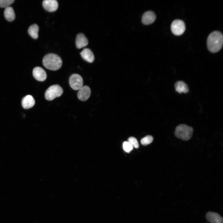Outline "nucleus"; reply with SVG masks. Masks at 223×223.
I'll return each mask as SVG.
<instances>
[{
	"instance_id": "1",
	"label": "nucleus",
	"mask_w": 223,
	"mask_h": 223,
	"mask_svg": "<svg viewBox=\"0 0 223 223\" xmlns=\"http://www.w3.org/2000/svg\"><path fill=\"white\" fill-rule=\"evenodd\" d=\"M223 44L222 33L218 31H214L208 36L207 39V46L208 50L212 53L219 51L221 48Z\"/></svg>"
},
{
	"instance_id": "2",
	"label": "nucleus",
	"mask_w": 223,
	"mask_h": 223,
	"mask_svg": "<svg viewBox=\"0 0 223 223\" xmlns=\"http://www.w3.org/2000/svg\"><path fill=\"white\" fill-rule=\"evenodd\" d=\"M42 63L46 68L51 70H56L61 68L62 61L61 58L57 55L49 53L44 56Z\"/></svg>"
},
{
	"instance_id": "3",
	"label": "nucleus",
	"mask_w": 223,
	"mask_h": 223,
	"mask_svg": "<svg viewBox=\"0 0 223 223\" xmlns=\"http://www.w3.org/2000/svg\"><path fill=\"white\" fill-rule=\"evenodd\" d=\"M193 128L185 124H180L176 128L175 135L177 138L187 141L192 137L193 133Z\"/></svg>"
},
{
	"instance_id": "4",
	"label": "nucleus",
	"mask_w": 223,
	"mask_h": 223,
	"mask_svg": "<svg viewBox=\"0 0 223 223\" xmlns=\"http://www.w3.org/2000/svg\"><path fill=\"white\" fill-rule=\"evenodd\" d=\"M63 91V89L60 85H52L46 90L45 93V98L48 100H52L61 96Z\"/></svg>"
},
{
	"instance_id": "5",
	"label": "nucleus",
	"mask_w": 223,
	"mask_h": 223,
	"mask_svg": "<svg viewBox=\"0 0 223 223\" xmlns=\"http://www.w3.org/2000/svg\"><path fill=\"white\" fill-rule=\"evenodd\" d=\"M171 28L174 34L176 36H180L185 32L186 29L185 24L182 20H176L172 23Z\"/></svg>"
},
{
	"instance_id": "6",
	"label": "nucleus",
	"mask_w": 223,
	"mask_h": 223,
	"mask_svg": "<svg viewBox=\"0 0 223 223\" xmlns=\"http://www.w3.org/2000/svg\"><path fill=\"white\" fill-rule=\"evenodd\" d=\"M69 83L71 87L75 90H79L83 85L82 77L77 74H72L70 77Z\"/></svg>"
},
{
	"instance_id": "7",
	"label": "nucleus",
	"mask_w": 223,
	"mask_h": 223,
	"mask_svg": "<svg viewBox=\"0 0 223 223\" xmlns=\"http://www.w3.org/2000/svg\"><path fill=\"white\" fill-rule=\"evenodd\" d=\"M33 74L34 78L39 81H44L47 77L45 71L42 68L39 67H37L34 68Z\"/></svg>"
},
{
	"instance_id": "8",
	"label": "nucleus",
	"mask_w": 223,
	"mask_h": 223,
	"mask_svg": "<svg viewBox=\"0 0 223 223\" xmlns=\"http://www.w3.org/2000/svg\"><path fill=\"white\" fill-rule=\"evenodd\" d=\"M91 94L90 88L87 85L82 86L79 90L77 93L78 99L82 101L87 100Z\"/></svg>"
},
{
	"instance_id": "9",
	"label": "nucleus",
	"mask_w": 223,
	"mask_h": 223,
	"mask_svg": "<svg viewBox=\"0 0 223 223\" xmlns=\"http://www.w3.org/2000/svg\"><path fill=\"white\" fill-rule=\"evenodd\" d=\"M42 6L46 10L51 12L57 10L58 3L56 0H44L42 2Z\"/></svg>"
},
{
	"instance_id": "10",
	"label": "nucleus",
	"mask_w": 223,
	"mask_h": 223,
	"mask_svg": "<svg viewBox=\"0 0 223 223\" xmlns=\"http://www.w3.org/2000/svg\"><path fill=\"white\" fill-rule=\"evenodd\" d=\"M155 13L151 11L145 12L142 17V22L145 25H149L153 23L156 19Z\"/></svg>"
},
{
	"instance_id": "11",
	"label": "nucleus",
	"mask_w": 223,
	"mask_h": 223,
	"mask_svg": "<svg viewBox=\"0 0 223 223\" xmlns=\"http://www.w3.org/2000/svg\"><path fill=\"white\" fill-rule=\"evenodd\" d=\"M207 220L211 223H223L222 217L217 213L209 212L206 214Z\"/></svg>"
},
{
	"instance_id": "12",
	"label": "nucleus",
	"mask_w": 223,
	"mask_h": 223,
	"mask_svg": "<svg viewBox=\"0 0 223 223\" xmlns=\"http://www.w3.org/2000/svg\"><path fill=\"white\" fill-rule=\"evenodd\" d=\"M75 42L76 47L78 49H81L85 46L88 44L87 38L82 33H79L77 35Z\"/></svg>"
},
{
	"instance_id": "13",
	"label": "nucleus",
	"mask_w": 223,
	"mask_h": 223,
	"mask_svg": "<svg viewBox=\"0 0 223 223\" xmlns=\"http://www.w3.org/2000/svg\"><path fill=\"white\" fill-rule=\"evenodd\" d=\"M35 103V101L33 98L29 95L24 97L21 101L22 106L25 109H28L32 107Z\"/></svg>"
},
{
	"instance_id": "14",
	"label": "nucleus",
	"mask_w": 223,
	"mask_h": 223,
	"mask_svg": "<svg viewBox=\"0 0 223 223\" xmlns=\"http://www.w3.org/2000/svg\"><path fill=\"white\" fill-rule=\"evenodd\" d=\"M80 54L82 58L88 62L92 63L94 60V55L91 50L89 48L84 49Z\"/></svg>"
},
{
	"instance_id": "15",
	"label": "nucleus",
	"mask_w": 223,
	"mask_h": 223,
	"mask_svg": "<svg viewBox=\"0 0 223 223\" xmlns=\"http://www.w3.org/2000/svg\"><path fill=\"white\" fill-rule=\"evenodd\" d=\"M176 91L179 93H186L189 91L188 86L184 81H178L175 84Z\"/></svg>"
},
{
	"instance_id": "16",
	"label": "nucleus",
	"mask_w": 223,
	"mask_h": 223,
	"mask_svg": "<svg viewBox=\"0 0 223 223\" xmlns=\"http://www.w3.org/2000/svg\"><path fill=\"white\" fill-rule=\"evenodd\" d=\"M4 15L6 19L9 21H11L15 18V15L13 8L11 7H8L5 9Z\"/></svg>"
},
{
	"instance_id": "17",
	"label": "nucleus",
	"mask_w": 223,
	"mask_h": 223,
	"mask_svg": "<svg viewBox=\"0 0 223 223\" xmlns=\"http://www.w3.org/2000/svg\"><path fill=\"white\" fill-rule=\"evenodd\" d=\"M39 28L36 24L31 25L28 28V33L33 38L37 39L38 37V32Z\"/></svg>"
},
{
	"instance_id": "18",
	"label": "nucleus",
	"mask_w": 223,
	"mask_h": 223,
	"mask_svg": "<svg viewBox=\"0 0 223 223\" xmlns=\"http://www.w3.org/2000/svg\"><path fill=\"white\" fill-rule=\"evenodd\" d=\"M153 139V138L151 136L147 135L141 139V143L142 145L146 146L152 142Z\"/></svg>"
},
{
	"instance_id": "19",
	"label": "nucleus",
	"mask_w": 223,
	"mask_h": 223,
	"mask_svg": "<svg viewBox=\"0 0 223 223\" xmlns=\"http://www.w3.org/2000/svg\"><path fill=\"white\" fill-rule=\"evenodd\" d=\"M129 142L133 147L136 148H138L139 145L137 139L134 137H129L128 139Z\"/></svg>"
},
{
	"instance_id": "20",
	"label": "nucleus",
	"mask_w": 223,
	"mask_h": 223,
	"mask_svg": "<svg viewBox=\"0 0 223 223\" xmlns=\"http://www.w3.org/2000/svg\"><path fill=\"white\" fill-rule=\"evenodd\" d=\"M14 0H0V7H7L12 4Z\"/></svg>"
},
{
	"instance_id": "21",
	"label": "nucleus",
	"mask_w": 223,
	"mask_h": 223,
	"mask_svg": "<svg viewBox=\"0 0 223 223\" xmlns=\"http://www.w3.org/2000/svg\"><path fill=\"white\" fill-rule=\"evenodd\" d=\"M124 150L127 153L130 152L133 149V146L128 142H125L123 144Z\"/></svg>"
}]
</instances>
